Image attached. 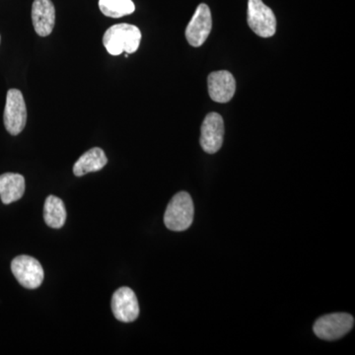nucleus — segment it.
<instances>
[{
	"label": "nucleus",
	"instance_id": "39448f33",
	"mask_svg": "<svg viewBox=\"0 0 355 355\" xmlns=\"http://www.w3.org/2000/svg\"><path fill=\"white\" fill-rule=\"evenodd\" d=\"M3 121L7 132L11 135H18L24 130L27 123V108L22 92L18 89H10L7 92Z\"/></svg>",
	"mask_w": 355,
	"mask_h": 355
},
{
	"label": "nucleus",
	"instance_id": "f03ea898",
	"mask_svg": "<svg viewBox=\"0 0 355 355\" xmlns=\"http://www.w3.org/2000/svg\"><path fill=\"white\" fill-rule=\"evenodd\" d=\"M195 216L193 200L187 191H180L173 197L166 209L164 223L169 230L181 232L190 228Z\"/></svg>",
	"mask_w": 355,
	"mask_h": 355
},
{
	"label": "nucleus",
	"instance_id": "f257e3e1",
	"mask_svg": "<svg viewBox=\"0 0 355 355\" xmlns=\"http://www.w3.org/2000/svg\"><path fill=\"white\" fill-rule=\"evenodd\" d=\"M141 32L137 26L116 24L110 27L103 37V44L112 55L133 53L139 50Z\"/></svg>",
	"mask_w": 355,
	"mask_h": 355
},
{
	"label": "nucleus",
	"instance_id": "7ed1b4c3",
	"mask_svg": "<svg viewBox=\"0 0 355 355\" xmlns=\"http://www.w3.org/2000/svg\"><path fill=\"white\" fill-rule=\"evenodd\" d=\"M248 24L261 38H270L277 31V18L270 7L261 0L248 1Z\"/></svg>",
	"mask_w": 355,
	"mask_h": 355
},
{
	"label": "nucleus",
	"instance_id": "9b49d317",
	"mask_svg": "<svg viewBox=\"0 0 355 355\" xmlns=\"http://www.w3.org/2000/svg\"><path fill=\"white\" fill-rule=\"evenodd\" d=\"M32 21L39 36H50L55 24V8L53 2L51 0H34Z\"/></svg>",
	"mask_w": 355,
	"mask_h": 355
},
{
	"label": "nucleus",
	"instance_id": "1a4fd4ad",
	"mask_svg": "<svg viewBox=\"0 0 355 355\" xmlns=\"http://www.w3.org/2000/svg\"><path fill=\"white\" fill-rule=\"evenodd\" d=\"M200 146L209 154L216 153L223 144L224 121L220 114L209 113L200 128Z\"/></svg>",
	"mask_w": 355,
	"mask_h": 355
},
{
	"label": "nucleus",
	"instance_id": "2eb2a0df",
	"mask_svg": "<svg viewBox=\"0 0 355 355\" xmlns=\"http://www.w3.org/2000/svg\"><path fill=\"white\" fill-rule=\"evenodd\" d=\"M99 8L107 17L121 18L135 12L132 0H99Z\"/></svg>",
	"mask_w": 355,
	"mask_h": 355
},
{
	"label": "nucleus",
	"instance_id": "dca6fc26",
	"mask_svg": "<svg viewBox=\"0 0 355 355\" xmlns=\"http://www.w3.org/2000/svg\"><path fill=\"white\" fill-rule=\"evenodd\" d=\"M0 40H1V38H0Z\"/></svg>",
	"mask_w": 355,
	"mask_h": 355
},
{
	"label": "nucleus",
	"instance_id": "ddd939ff",
	"mask_svg": "<svg viewBox=\"0 0 355 355\" xmlns=\"http://www.w3.org/2000/svg\"><path fill=\"white\" fill-rule=\"evenodd\" d=\"M108 163V158L104 150L99 147H94L83 154L73 166V174L76 177H83L88 173L102 170Z\"/></svg>",
	"mask_w": 355,
	"mask_h": 355
},
{
	"label": "nucleus",
	"instance_id": "4468645a",
	"mask_svg": "<svg viewBox=\"0 0 355 355\" xmlns=\"http://www.w3.org/2000/svg\"><path fill=\"white\" fill-rule=\"evenodd\" d=\"M44 218L46 225L51 228L60 229L67 220V210L64 203L60 198L49 196L44 202Z\"/></svg>",
	"mask_w": 355,
	"mask_h": 355
},
{
	"label": "nucleus",
	"instance_id": "9d476101",
	"mask_svg": "<svg viewBox=\"0 0 355 355\" xmlns=\"http://www.w3.org/2000/svg\"><path fill=\"white\" fill-rule=\"evenodd\" d=\"M210 98L214 102L225 104L232 99L236 91L234 76L226 70L212 72L207 78Z\"/></svg>",
	"mask_w": 355,
	"mask_h": 355
},
{
	"label": "nucleus",
	"instance_id": "20e7f679",
	"mask_svg": "<svg viewBox=\"0 0 355 355\" xmlns=\"http://www.w3.org/2000/svg\"><path fill=\"white\" fill-rule=\"evenodd\" d=\"M354 326V319L347 313H335L320 318L314 324L315 335L324 340H336L347 335Z\"/></svg>",
	"mask_w": 355,
	"mask_h": 355
},
{
	"label": "nucleus",
	"instance_id": "6e6552de",
	"mask_svg": "<svg viewBox=\"0 0 355 355\" xmlns=\"http://www.w3.org/2000/svg\"><path fill=\"white\" fill-rule=\"evenodd\" d=\"M111 306L114 318L123 323H132L139 316L137 295L128 287H121L114 292Z\"/></svg>",
	"mask_w": 355,
	"mask_h": 355
},
{
	"label": "nucleus",
	"instance_id": "f8f14e48",
	"mask_svg": "<svg viewBox=\"0 0 355 355\" xmlns=\"http://www.w3.org/2000/svg\"><path fill=\"white\" fill-rule=\"evenodd\" d=\"M25 179L22 175L6 173L0 175V198L4 205L17 202L24 196Z\"/></svg>",
	"mask_w": 355,
	"mask_h": 355
},
{
	"label": "nucleus",
	"instance_id": "423d86ee",
	"mask_svg": "<svg viewBox=\"0 0 355 355\" xmlns=\"http://www.w3.org/2000/svg\"><path fill=\"white\" fill-rule=\"evenodd\" d=\"M11 270L18 282L28 289H36L44 280L43 266L36 259L30 256H18L11 263Z\"/></svg>",
	"mask_w": 355,
	"mask_h": 355
},
{
	"label": "nucleus",
	"instance_id": "0eeeda50",
	"mask_svg": "<svg viewBox=\"0 0 355 355\" xmlns=\"http://www.w3.org/2000/svg\"><path fill=\"white\" fill-rule=\"evenodd\" d=\"M211 28L212 18L209 7L205 3L200 4L186 29V38L189 44L195 48L202 46L209 38Z\"/></svg>",
	"mask_w": 355,
	"mask_h": 355
}]
</instances>
